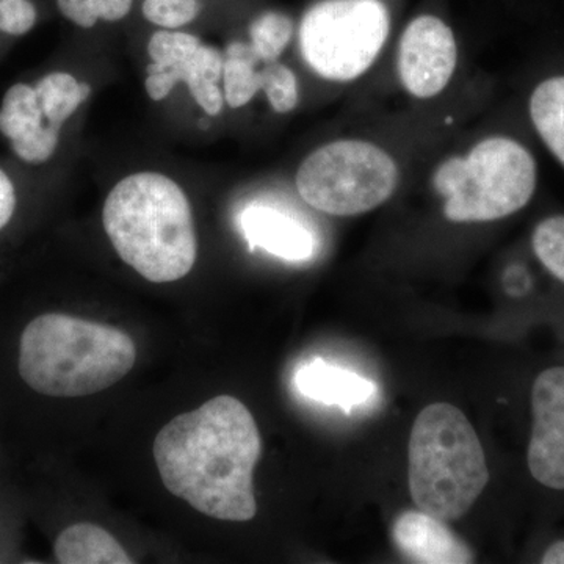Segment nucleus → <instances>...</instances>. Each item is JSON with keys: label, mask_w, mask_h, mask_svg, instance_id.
<instances>
[{"label": "nucleus", "mask_w": 564, "mask_h": 564, "mask_svg": "<svg viewBox=\"0 0 564 564\" xmlns=\"http://www.w3.org/2000/svg\"><path fill=\"white\" fill-rule=\"evenodd\" d=\"M102 225L118 256L144 280L180 281L198 256L191 202L161 173H137L111 188Z\"/></svg>", "instance_id": "nucleus-2"}, {"label": "nucleus", "mask_w": 564, "mask_h": 564, "mask_svg": "<svg viewBox=\"0 0 564 564\" xmlns=\"http://www.w3.org/2000/svg\"><path fill=\"white\" fill-rule=\"evenodd\" d=\"M527 469L545 491L564 494V366L541 370L530 389Z\"/></svg>", "instance_id": "nucleus-9"}, {"label": "nucleus", "mask_w": 564, "mask_h": 564, "mask_svg": "<svg viewBox=\"0 0 564 564\" xmlns=\"http://www.w3.org/2000/svg\"><path fill=\"white\" fill-rule=\"evenodd\" d=\"M392 541L410 562L467 564L475 562L469 545L459 540L447 522L425 511H404L392 525Z\"/></svg>", "instance_id": "nucleus-12"}, {"label": "nucleus", "mask_w": 564, "mask_h": 564, "mask_svg": "<svg viewBox=\"0 0 564 564\" xmlns=\"http://www.w3.org/2000/svg\"><path fill=\"white\" fill-rule=\"evenodd\" d=\"M162 484L218 521L258 513L252 473L262 454L258 423L236 397L218 395L166 423L154 441Z\"/></svg>", "instance_id": "nucleus-1"}, {"label": "nucleus", "mask_w": 564, "mask_h": 564, "mask_svg": "<svg viewBox=\"0 0 564 564\" xmlns=\"http://www.w3.org/2000/svg\"><path fill=\"white\" fill-rule=\"evenodd\" d=\"M198 0H144L143 17L163 29H180L198 17Z\"/></svg>", "instance_id": "nucleus-23"}, {"label": "nucleus", "mask_w": 564, "mask_h": 564, "mask_svg": "<svg viewBox=\"0 0 564 564\" xmlns=\"http://www.w3.org/2000/svg\"><path fill=\"white\" fill-rule=\"evenodd\" d=\"M295 386L307 399L332 406H340L345 413L372 399L375 384L361 375L343 367L314 359L304 364L295 375Z\"/></svg>", "instance_id": "nucleus-14"}, {"label": "nucleus", "mask_w": 564, "mask_h": 564, "mask_svg": "<svg viewBox=\"0 0 564 564\" xmlns=\"http://www.w3.org/2000/svg\"><path fill=\"white\" fill-rule=\"evenodd\" d=\"M538 166L524 144L491 137L466 158L437 166L433 185L444 198V215L454 223H488L518 214L532 202Z\"/></svg>", "instance_id": "nucleus-5"}, {"label": "nucleus", "mask_w": 564, "mask_h": 564, "mask_svg": "<svg viewBox=\"0 0 564 564\" xmlns=\"http://www.w3.org/2000/svg\"><path fill=\"white\" fill-rule=\"evenodd\" d=\"M151 65L144 80L152 101H162L180 82L209 117L220 113L225 95L220 88L225 55L206 46L198 36L177 31H159L148 43Z\"/></svg>", "instance_id": "nucleus-8"}, {"label": "nucleus", "mask_w": 564, "mask_h": 564, "mask_svg": "<svg viewBox=\"0 0 564 564\" xmlns=\"http://www.w3.org/2000/svg\"><path fill=\"white\" fill-rule=\"evenodd\" d=\"M399 181V166L388 151L370 141L337 140L307 155L295 182L315 210L352 217L388 202Z\"/></svg>", "instance_id": "nucleus-6"}, {"label": "nucleus", "mask_w": 564, "mask_h": 564, "mask_svg": "<svg viewBox=\"0 0 564 564\" xmlns=\"http://www.w3.org/2000/svg\"><path fill=\"white\" fill-rule=\"evenodd\" d=\"M223 63L225 101L231 109H240L262 90L263 74L258 70L259 55L251 44L234 41L226 47Z\"/></svg>", "instance_id": "nucleus-17"}, {"label": "nucleus", "mask_w": 564, "mask_h": 564, "mask_svg": "<svg viewBox=\"0 0 564 564\" xmlns=\"http://www.w3.org/2000/svg\"><path fill=\"white\" fill-rule=\"evenodd\" d=\"M408 474L419 510L444 522L469 513L489 484V467L477 432L459 408H423L411 432Z\"/></svg>", "instance_id": "nucleus-4"}, {"label": "nucleus", "mask_w": 564, "mask_h": 564, "mask_svg": "<svg viewBox=\"0 0 564 564\" xmlns=\"http://www.w3.org/2000/svg\"><path fill=\"white\" fill-rule=\"evenodd\" d=\"M55 558L62 564H132L133 560L107 530L95 524H74L55 541Z\"/></svg>", "instance_id": "nucleus-15"}, {"label": "nucleus", "mask_w": 564, "mask_h": 564, "mask_svg": "<svg viewBox=\"0 0 564 564\" xmlns=\"http://www.w3.org/2000/svg\"><path fill=\"white\" fill-rule=\"evenodd\" d=\"M389 31L381 0H323L304 14L300 51L323 79L351 82L377 61Z\"/></svg>", "instance_id": "nucleus-7"}, {"label": "nucleus", "mask_w": 564, "mask_h": 564, "mask_svg": "<svg viewBox=\"0 0 564 564\" xmlns=\"http://www.w3.org/2000/svg\"><path fill=\"white\" fill-rule=\"evenodd\" d=\"M293 22L281 11H265L250 25L252 50L261 62L274 63L291 43Z\"/></svg>", "instance_id": "nucleus-19"}, {"label": "nucleus", "mask_w": 564, "mask_h": 564, "mask_svg": "<svg viewBox=\"0 0 564 564\" xmlns=\"http://www.w3.org/2000/svg\"><path fill=\"white\" fill-rule=\"evenodd\" d=\"M132 337L115 326L44 314L25 326L20 344V375L43 395H93L122 380L135 366Z\"/></svg>", "instance_id": "nucleus-3"}, {"label": "nucleus", "mask_w": 564, "mask_h": 564, "mask_svg": "<svg viewBox=\"0 0 564 564\" xmlns=\"http://www.w3.org/2000/svg\"><path fill=\"white\" fill-rule=\"evenodd\" d=\"M240 228L251 250L262 248L289 262L310 261L317 240L302 221L276 207L252 204L240 214Z\"/></svg>", "instance_id": "nucleus-13"}, {"label": "nucleus", "mask_w": 564, "mask_h": 564, "mask_svg": "<svg viewBox=\"0 0 564 564\" xmlns=\"http://www.w3.org/2000/svg\"><path fill=\"white\" fill-rule=\"evenodd\" d=\"M35 93L44 117L55 128H61L87 101L91 87L68 73L47 74L36 84Z\"/></svg>", "instance_id": "nucleus-18"}, {"label": "nucleus", "mask_w": 564, "mask_h": 564, "mask_svg": "<svg viewBox=\"0 0 564 564\" xmlns=\"http://www.w3.org/2000/svg\"><path fill=\"white\" fill-rule=\"evenodd\" d=\"M35 22L36 10L31 0H0V32L25 35Z\"/></svg>", "instance_id": "nucleus-24"}, {"label": "nucleus", "mask_w": 564, "mask_h": 564, "mask_svg": "<svg viewBox=\"0 0 564 564\" xmlns=\"http://www.w3.org/2000/svg\"><path fill=\"white\" fill-rule=\"evenodd\" d=\"M529 110L538 135L564 166V76L541 82L530 96Z\"/></svg>", "instance_id": "nucleus-16"}, {"label": "nucleus", "mask_w": 564, "mask_h": 564, "mask_svg": "<svg viewBox=\"0 0 564 564\" xmlns=\"http://www.w3.org/2000/svg\"><path fill=\"white\" fill-rule=\"evenodd\" d=\"M133 0H57L63 17L84 29H90L99 20L120 21L128 17Z\"/></svg>", "instance_id": "nucleus-21"}, {"label": "nucleus", "mask_w": 564, "mask_h": 564, "mask_svg": "<svg viewBox=\"0 0 564 564\" xmlns=\"http://www.w3.org/2000/svg\"><path fill=\"white\" fill-rule=\"evenodd\" d=\"M61 131L44 117L35 88L31 85H13L3 96L0 132L10 140L11 148L22 161H50L57 150Z\"/></svg>", "instance_id": "nucleus-11"}, {"label": "nucleus", "mask_w": 564, "mask_h": 564, "mask_svg": "<svg viewBox=\"0 0 564 564\" xmlns=\"http://www.w3.org/2000/svg\"><path fill=\"white\" fill-rule=\"evenodd\" d=\"M540 563L564 564V540H556L549 544L541 554Z\"/></svg>", "instance_id": "nucleus-26"}, {"label": "nucleus", "mask_w": 564, "mask_h": 564, "mask_svg": "<svg viewBox=\"0 0 564 564\" xmlns=\"http://www.w3.org/2000/svg\"><path fill=\"white\" fill-rule=\"evenodd\" d=\"M263 74V87L270 106L276 113H291L300 101L299 80L288 66L270 63Z\"/></svg>", "instance_id": "nucleus-22"}, {"label": "nucleus", "mask_w": 564, "mask_h": 564, "mask_svg": "<svg viewBox=\"0 0 564 564\" xmlns=\"http://www.w3.org/2000/svg\"><path fill=\"white\" fill-rule=\"evenodd\" d=\"M532 248L541 265L564 284V215L538 223L532 234Z\"/></svg>", "instance_id": "nucleus-20"}, {"label": "nucleus", "mask_w": 564, "mask_h": 564, "mask_svg": "<svg viewBox=\"0 0 564 564\" xmlns=\"http://www.w3.org/2000/svg\"><path fill=\"white\" fill-rule=\"evenodd\" d=\"M458 46L454 32L436 17L415 18L404 29L397 69L404 90L417 99L441 95L454 77Z\"/></svg>", "instance_id": "nucleus-10"}, {"label": "nucleus", "mask_w": 564, "mask_h": 564, "mask_svg": "<svg viewBox=\"0 0 564 564\" xmlns=\"http://www.w3.org/2000/svg\"><path fill=\"white\" fill-rule=\"evenodd\" d=\"M17 209V192L13 182L0 170V231L9 225Z\"/></svg>", "instance_id": "nucleus-25"}]
</instances>
